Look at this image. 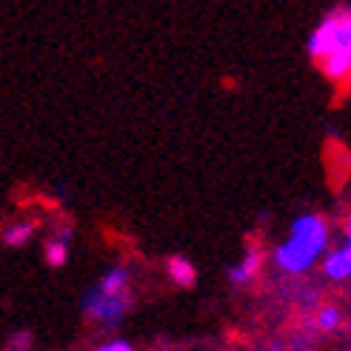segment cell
Segmentation results:
<instances>
[{"label":"cell","mask_w":351,"mask_h":351,"mask_svg":"<svg viewBox=\"0 0 351 351\" xmlns=\"http://www.w3.org/2000/svg\"><path fill=\"white\" fill-rule=\"evenodd\" d=\"M328 243V226L317 215H300L291 223V237L277 245L274 260L277 266L289 274H303L311 269V263L317 260Z\"/></svg>","instance_id":"obj_1"},{"label":"cell","mask_w":351,"mask_h":351,"mask_svg":"<svg viewBox=\"0 0 351 351\" xmlns=\"http://www.w3.org/2000/svg\"><path fill=\"white\" fill-rule=\"evenodd\" d=\"M129 306H132V297L129 294L109 297V294H103L100 289L89 291V294H86V300H83L86 317H92L97 323H106V326H117L123 320V314L129 311Z\"/></svg>","instance_id":"obj_2"},{"label":"cell","mask_w":351,"mask_h":351,"mask_svg":"<svg viewBox=\"0 0 351 351\" xmlns=\"http://www.w3.org/2000/svg\"><path fill=\"white\" fill-rule=\"evenodd\" d=\"M335 43H337V12L323 17L320 26L311 32V38H308V55L317 58V60H326L331 51H335Z\"/></svg>","instance_id":"obj_3"},{"label":"cell","mask_w":351,"mask_h":351,"mask_svg":"<svg viewBox=\"0 0 351 351\" xmlns=\"http://www.w3.org/2000/svg\"><path fill=\"white\" fill-rule=\"evenodd\" d=\"M260 263H263V252L252 245V249L243 254V260L229 271V280H232V283H240V286L243 283H252V280L257 277V271H260Z\"/></svg>","instance_id":"obj_4"},{"label":"cell","mask_w":351,"mask_h":351,"mask_svg":"<svg viewBox=\"0 0 351 351\" xmlns=\"http://www.w3.org/2000/svg\"><path fill=\"white\" fill-rule=\"evenodd\" d=\"M103 294H109V297H120V294H129V269L126 266H114L109 269L106 274H103L100 280V286H97Z\"/></svg>","instance_id":"obj_5"},{"label":"cell","mask_w":351,"mask_h":351,"mask_svg":"<svg viewBox=\"0 0 351 351\" xmlns=\"http://www.w3.org/2000/svg\"><path fill=\"white\" fill-rule=\"evenodd\" d=\"M166 269H169V277H171L178 286H183V289L195 286L197 271H195V266H191V260H186V257H180V254H174V257H169Z\"/></svg>","instance_id":"obj_6"},{"label":"cell","mask_w":351,"mask_h":351,"mask_svg":"<svg viewBox=\"0 0 351 351\" xmlns=\"http://www.w3.org/2000/svg\"><path fill=\"white\" fill-rule=\"evenodd\" d=\"M323 63V72L331 80H346L351 77V51H331Z\"/></svg>","instance_id":"obj_7"},{"label":"cell","mask_w":351,"mask_h":351,"mask_svg":"<svg viewBox=\"0 0 351 351\" xmlns=\"http://www.w3.org/2000/svg\"><path fill=\"white\" fill-rule=\"evenodd\" d=\"M323 269H326V274H328L331 280H346V277H351V249H348V245H343V249H337V252H331Z\"/></svg>","instance_id":"obj_8"},{"label":"cell","mask_w":351,"mask_h":351,"mask_svg":"<svg viewBox=\"0 0 351 351\" xmlns=\"http://www.w3.org/2000/svg\"><path fill=\"white\" fill-rule=\"evenodd\" d=\"M32 237H34V223H29V220L12 223L3 229V243L9 245V249H21V245H26Z\"/></svg>","instance_id":"obj_9"},{"label":"cell","mask_w":351,"mask_h":351,"mask_svg":"<svg viewBox=\"0 0 351 351\" xmlns=\"http://www.w3.org/2000/svg\"><path fill=\"white\" fill-rule=\"evenodd\" d=\"M335 51H351V12H337V43Z\"/></svg>","instance_id":"obj_10"},{"label":"cell","mask_w":351,"mask_h":351,"mask_svg":"<svg viewBox=\"0 0 351 351\" xmlns=\"http://www.w3.org/2000/svg\"><path fill=\"white\" fill-rule=\"evenodd\" d=\"M46 260H49V266H66V260H69V243L60 237V240H49L46 243Z\"/></svg>","instance_id":"obj_11"},{"label":"cell","mask_w":351,"mask_h":351,"mask_svg":"<svg viewBox=\"0 0 351 351\" xmlns=\"http://www.w3.org/2000/svg\"><path fill=\"white\" fill-rule=\"evenodd\" d=\"M317 323H320V328H326V331H331V328H337V326L343 323V311H340L337 306H326V308L320 311V317H317Z\"/></svg>","instance_id":"obj_12"},{"label":"cell","mask_w":351,"mask_h":351,"mask_svg":"<svg viewBox=\"0 0 351 351\" xmlns=\"http://www.w3.org/2000/svg\"><path fill=\"white\" fill-rule=\"evenodd\" d=\"M32 346V335L29 331H17V335L9 340V351H26Z\"/></svg>","instance_id":"obj_13"},{"label":"cell","mask_w":351,"mask_h":351,"mask_svg":"<svg viewBox=\"0 0 351 351\" xmlns=\"http://www.w3.org/2000/svg\"><path fill=\"white\" fill-rule=\"evenodd\" d=\"M95 351H134V346H132V343H126V340H109V343L97 346Z\"/></svg>","instance_id":"obj_14"},{"label":"cell","mask_w":351,"mask_h":351,"mask_svg":"<svg viewBox=\"0 0 351 351\" xmlns=\"http://www.w3.org/2000/svg\"><path fill=\"white\" fill-rule=\"evenodd\" d=\"M346 237H348V249H351V220L346 223Z\"/></svg>","instance_id":"obj_15"}]
</instances>
